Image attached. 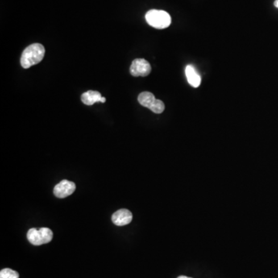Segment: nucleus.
Wrapping results in <instances>:
<instances>
[{"label": "nucleus", "instance_id": "f257e3e1", "mask_svg": "<svg viewBox=\"0 0 278 278\" xmlns=\"http://www.w3.org/2000/svg\"><path fill=\"white\" fill-rule=\"evenodd\" d=\"M45 55V48L40 43H34L26 47L21 56L20 63L25 69L39 64Z\"/></svg>", "mask_w": 278, "mask_h": 278}, {"label": "nucleus", "instance_id": "f03ea898", "mask_svg": "<svg viewBox=\"0 0 278 278\" xmlns=\"http://www.w3.org/2000/svg\"><path fill=\"white\" fill-rule=\"evenodd\" d=\"M146 19L148 25L159 30L167 28L172 22L169 14L163 10H149L146 13Z\"/></svg>", "mask_w": 278, "mask_h": 278}, {"label": "nucleus", "instance_id": "7ed1b4c3", "mask_svg": "<svg viewBox=\"0 0 278 278\" xmlns=\"http://www.w3.org/2000/svg\"><path fill=\"white\" fill-rule=\"evenodd\" d=\"M54 237L52 230L50 228L42 227L40 229L31 228L27 233V239L30 243L34 246L48 243L51 242Z\"/></svg>", "mask_w": 278, "mask_h": 278}, {"label": "nucleus", "instance_id": "20e7f679", "mask_svg": "<svg viewBox=\"0 0 278 278\" xmlns=\"http://www.w3.org/2000/svg\"><path fill=\"white\" fill-rule=\"evenodd\" d=\"M138 101L141 105L148 108L155 114H161L164 111V103L160 100L155 99V96L151 92H142L138 95Z\"/></svg>", "mask_w": 278, "mask_h": 278}, {"label": "nucleus", "instance_id": "39448f33", "mask_svg": "<svg viewBox=\"0 0 278 278\" xmlns=\"http://www.w3.org/2000/svg\"><path fill=\"white\" fill-rule=\"evenodd\" d=\"M151 67L145 59H135L131 63L130 73L134 77H146L151 73Z\"/></svg>", "mask_w": 278, "mask_h": 278}, {"label": "nucleus", "instance_id": "423d86ee", "mask_svg": "<svg viewBox=\"0 0 278 278\" xmlns=\"http://www.w3.org/2000/svg\"><path fill=\"white\" fill-rule=\"evenodd\" d=\"M75 189H76V185L74 183L64 179L55 187L54 193L57 198H66L67 196L73 194Z\"/></svg>", "mask_w": 278, "mask_h": 278}, {"label": "nucleus", "instance_id": "0eeeda50", "mask_svg": "<svg viewBox=\"0 0 278 278\" xmlns=\"http://www.w3.org/2000/svg\"><path fill=\"white\" fill-rule=\"evenodd\" d=\"M132 218V213L129 211V209H122L112 215L111 220L116 226H122L130 223Z\"/></svg>", "mask_w": 278, "mask_h": 278}, {"label": "nucleus", "instance_id": "6e6552de", "mask_svg": "<svg viewBox=\"0 0 278 278\" xmlns=\"http://www.w3.org/2000/svg\"><path fill=\"white\" fill-rule=\"evenodd\" d=\"M81 101L84 105H93L97 102L105 103L106 98L101 96V93L94 91H88L81 95Z\"/></svg>", "mask_w": 278, "mask_h": 278}, {"label": "nucleus", "instance_id": "1a4fd4ad", "mask_svg": "<svg viewBox=\"0 0 278 278\" xmlns=\"http://www.w3.org/2000/svg\"><path fill=\"white\" fill-rule=\"evenodd\" d=\"M185 76L188 82L193 88H198L201 83V77L192 65H188L185 68Z\"/></svg>", "mask_w": 278, "mask_h": 278}, {"label": "nucleus", "instance_id": "9d476101", "mask_svg": "<svg viewBox=\"0 0 278 278\" xmlns=\"http://www.w3.org/2000/svg\"><path fill=\"white\" fill-rule=\"evenodd\" d=\"M19 275L18 272L13 271L12 269H2L0 272V278H19Z\"/></svg>", "mask_w": 278, "mask_h": 278}, {"label": "nucleus", "instance_id": "9b49d317", "mask_svg": "<svg viewBox=\"0 0 278 278\" xmlns=\"http://www.w3.org/2000/svg\"><path fill=\"white\" fill-rule=\"evenodd\" d=\"M275 7L278 8V0H275Z\"/></svg>", "mask_w": 278, "mask_h": 278}, {"label": "nucleus", "instance_id": "f8f14e48", "mask_svg": "<svg viewBox=\"0 0 278 278\" xmlns=\"http://www.w3.org/2000/svg\"><path fill=\"white\" fill-rule=\"evenodd\" d=\"M177 278H189V277H186V276H179Z\"/></svg>", "mask_w": 278, "mask_h": 278}]
</instances>
